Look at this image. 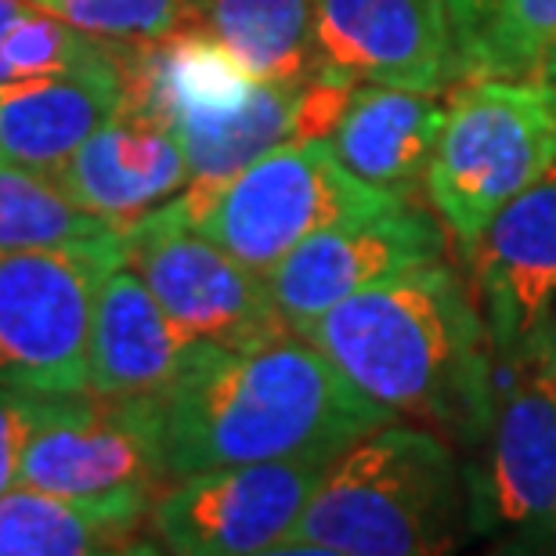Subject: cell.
I'll use <instances>...</instances> for the list:
<instances>
[{"instance_id": "obj_27", "label": "cell", "mask_w": 556, "mask_h": 556, "mask_svg": "<svg viewBox=\"0 0 556 556\" xmlns=\"http://www.w3.org/2000/svg\"><path fill=\"white\" fill-rule=\"evenodd\" d=\"M549 340H553V358H556V315H553V321H549Z\"/></svg>"}, {"instance_id": "obj_2", "label": "cell", "mask_w": 556, "mask_h": 556, "mask_svg": "<svg viewBox=\"0 0 556 556\" xmlns=\"http://www.w3.org/2000/svg\"><path fill=\"white\" fill-rule=\"evenodd\" d=\"M296 332L394 416L433 422L470 452L484 438L492 340L481 304L441 257L340 300Z\"/></svg>"}, {"instance_id": "obj_15", "label": "cell", "mask_w": 556, "mask_h": 556, "mask_svg": "<svg viewBox=\"0 0 556 556\" xmlns=\"http://www.w3.org/2000/svg\"><path fill=\"white\" fill-rule=\"evenodd\" d=\"M48 174L80 210L127 231L185 192L188 160L163 119L119 102L116 113Z\"/></svg>"}, {"instance_id": "obj_11", "label": "cell", "mask_w": 556, "mask_h": 556, "mask_svg": "<svg viewBox=\"0 0 556 556\" xmlns=\"http://www.w3.org/2000/svg\"><path fill=\"white\" fill-rule=\"evenodd\" d=\"M18 484L54 495L152 492L166 484L152 402L51 397L18 466Z\"/></svg>"}, {"instance_id": "obj_14", "label": "cell", "mask_w": 556, "mask_h": 556, "mask_svg": "<svg viewBox=\"0 0 556 556\" xmlns=\"http://www.w3.org/2000/svg\"><path fill=\"white\" fill-rule=\"evenodd\" d=\"M492 354H514L556 315V163L506 203L466 257Z\"/></svg>"}, {"instance_id": "obj_6", "label": "cell", "mask_w": 556, "mask_h": 556, "mask_svg": "<svg viewBox=\"0 0 556 556\" xmlns=\"http://www.w3.org/2000/svg\"><path fill=\"white\" fill-rule=\"evenodd\" d=\"M397 203L405 199L351 174L329 138H311L264 152L195 206L174 195L170 210L247 268L268 275L304 239Z\"/></svg>"}, {"instance_id": "obj_21", "label": "cell", "mask_w": 556, "mask_h": 556, "mask_svg": "<svg viewBox=\"0 0 556 556\" xmlns=\"http://www.w3.org/2000/svg\"><path fill=\"white\" fill-rule=\"evenodd\" d=\"M116 231V225L76 206L51 174L0 160V250L94 242Z\"/></svg>"}, {"instance_id": "obj_4", "label": "cell", "mask_w": 556, "mask_h": 556, "mask_svg": "<svg viewBox=\"0 0 556 556\" xmlns=\"http://www.w3.org/2000/svg\"><path fill=\"white\" fill-rule=\"evenodd\" d=\"M124 105L174 130L188 160L185 206L203 203L242 166L278 144L300 141V87L264 84L192 26L166 37L116 43Z\"/></svg>"}, {"instance_id": "obj_10", "label": "cell", "mask_w": 556, "mask_h": 556, "mask_svg": "<svg viewBox=\"0 0 556 556\" xmlns=\"http://www.w3.org/2000/svg\"><path fill=\"white\" fill-rule=\"evenodd\" d=\"M326 466L329 459H268L174 477L152 498V535L181 556L278 553Z\"/></svg>"}, {"instance_id": "obj_24", "label": "cell", "mask_w": 556, "mask_h": 556, "mask_svg": "<svg viewBox=\"0 0 556 556\" xmlns=\"http://www.w3.org/2000/svg\"><path fill=\"white\" fill-rule=\"evenodd\" d=\"M51 397L15 391L0 383V495L18 484V466L26 455L33 430L40 427Z\"/></svg>"}, {"instance_id": "obj_20", "label": "cell", "mask_w": 556, "mask_h": 556, "mask_svg": "<svg viewBox=\"0 0 556 556\" xmlns=\"http://www.w3.org/2000/svg\"><path fill=\"white\" fill-rule=\"evenodd\" d=\"M185 26L220 43L253 80L300 87L321 73L315 0H188Z\"/></svg>"}, {"instance_id": "obj_22", "label": "cell", "mask_w": 556, "mask_h": 556, "mask_svg": "<svg viewBox=\"0 0 556 556\" xmlns=\"http://www.w3.org/2000/svg\"><path fill=\"white\" fill-rule=\"evenodd\" d=\"M556 62V0H495L459 51L463 76H542Z\"/></svg>"}, {"instance_id": "obj_12", "label": "cell", "mask_w": 556, "mask_h": 556, "mask_svg": "<svg viewBox=\"0 0 556 556\" xmlns=\"http://www.w3.org/2000/svg\"><path fill=\"white\" fill-rule=\"evenodd\" d=\"M441 253L444 231L438 220L427 210L397 203L304 239L264 278H268L278 315L296 332L332 311L340 300L427 261H438Z\"/></svg>"}, {"instance_id": "obj_17", "label": "cell", "mask_w": 556, "mask_h": 556, "mask_svg": "<svg viewBox=\"0 0 556 556\" xmlns=\"http://www.w3.org/2000/svg\"><path fill=\"white\" fill-rule=\"evenodd\" d=\"M124 98V76L109 40L102 59L65 73L0 84V160L54 170L105 124Z\"/></svg>"}, {"instance_id": "obj_28", "label": "cell", "mask_w": 556, "mask_h": 556, "mask_svg": "<svg viewBox=\"0 0 556 556\" xmlns=\"http://www.w3.org/2000/svg\"><path fill=\"white\" fill-rule=\"evenodd\" d=\"M542 76H546V80H549V84L556 87V62H553V65H549V70H546V73H542Z\"/></svg>"}, {"instance_id": "obj_23", "label": "cell", "mask_w": 556, "mask_h": 556, "mask_svg": "<svg viewBox=\"0 0 556 556\" xmlns=\"http://www.w3.org/2000/svg\"><path fill=\"white\" fill-rule=\"evenodd\" d=\"M98 40H155L185 26L188 0H29Z\"/></svg>"}, {"instance_id": "obj_18", "label": "cell", "mask_w": 556, "mask_h": 556, "mask_svg": "<svg viewBox=\"0 0 556 556\" xmlns=\"http://www.w3.org/2000/svg\"><path fill=\"white\" fill-rule=\"evenodd\" d=\"M441 124L444 105H438V94L358 84L329 144L351 174L405 199L427 181Z\"/></svg>"}, {"instance_id": "obj_13", "label": "cell", "mask_w": 556, "mask_h": 556, "mask_svg": "<svg viewBox=\"0 0 556 556\" xmlns=\"http://www.w3.org/2000/svg\"><path fill=\"white\" fill-rule=\"evenodd\" d=\"M321 73L348 84L444 94L459 48L444 0H315Z\"/></svg>"}, {"instance_id": "obj_7", "label": "cell", "mask_w": 556, "mask_h": 556, "mask_svg": "<svg viewBox=\"0 0 556 556\" xmlns=\"http://www.w3.org/2000/svg\"><path fill=\"white\" fill-rule=\"evenodd\" d=\"M119 261L124 231L0 250V383L40 397L87 394L98 286Z\"/></svg>"}, {"instance_id": "obj_8", "label": "cell", "mask_w": 556, "mask_h": 556, "mask_svg": "<svg viewBox=\"0 0 556 556\" xmlns=\"http://www.w3.org/2000/svg\"><path fill=\"white\" fill-rule=\"evenodd\" d=\"M466 470L470 535L556 542V358L549 329L495 354L492 419Z\"/></svg>"}, {"instance_id": "obj_16", "label": "cell", "mask_w": 556, "mask_h": 556, "mask_svg": "<svg viewBox=\"0 0 556 556\" xmlns=\"http://www.w3.org/2000/svg\"><path fill=\"white\" fill-rule=\"evenodd\" d=\"M192 348L195 340L174 326L127 261L105 271L94 300L87 394L152 402L177 380Z\"/></svg>"}, {"instance_id": "obj_3", "label": "cell", "mask_w": 556, "mask_h": 556, "mask_svg": "<svg viewBox=\"0 0 556 556\" xmlns=\"http://www.w3.org/2000/svg\"><path fill=\"white\" fill-rule=\"evenodd\" d=\"M470 531L452 448L419 427H376L332 455L278 553L427 556Z\"/></svg>"}, {"instance_id": "obj_25", "label": "cell", "mask_w": 556, "mask_h": 556, "mask_svg": "<svg viewBox=\"0 0 556 556\" xmlns=\"http://www.w3.org/2000/svg\"><path fill=\"white\" fill-rule=\"evenodd\" d=\"M492 4H495V0H444L448 18H452V29H455V48L463 51V43L473 37V29L484 22V15L492 11Z\"/></svg>"}, {"instance_id": "obj_19", "label": "cell", "mask_w": 556, "mask_h": 556, "mask_svg": "<svg viewBox=\"0 0 556 556\" xmlns=\"http://www.w3.org/2000/svg\"><path fill=\"white\" fill-rule=\"evenodd\" d=\"M152 492L54 495L15 484L0 495V556H94L135 549Z\"/></svg>"}, {"instance_id": "obj_9", "label": "cell", "mask_w": 556, "mask_h": 556, "mask_svg": "<svg viewBox=\"0 0 556 556\" xmlns=\"http://www.w3.org/2000/svg\"><path fill=\"white\" fill-rule=\"evenodd\" d=\"M124 253L170 321L195 343L253 348L289 332L268 278L188 228L170 203L124 231Z\"/></svg>"}, {"instance_id": "obj_1", "label": "cell", "mask_w": 556, "mask_h": 556, "mask_svg": "<svg viewBox=\"0 0 556 556\" xmlns=\"http://www.w3.org/2000/svg\"><path fill=\"white\" fill-rule=\"evenodd\" d=\"M152 413L166 484L210 466L332 459L397 419L293 329L253 348L195 343Z\"/></svg>"}, {"instance_id": "obj_5", "label": "cell", "mask_w": 556, "mask_h": 556, "mask_svg": "<svg viewBox=\"0 0 556 556\" xmlns=\"http://www.w3.org/2000/svg\"><path fill=\"white\" fill-rule=\"evenodd\" d=\"M556 163V87L546 76H463L448 87L427 195L470 257L506 203Z\"/></svg>"}, {"instance_id": "obj_26", "label": "cell", "mask_w": 556, "mask_h": 556, "mask_svg": "<svg viewBox=\"0 0 556 556\" xmlns=\"http://www.w3.org/2000/svg\"><path fill=\"white\" fill-rule=\"evenodd\" d=\"M26 8H29V0H0V40H4V33L15 26V18Z\"/></svg>"}]
</instances>
